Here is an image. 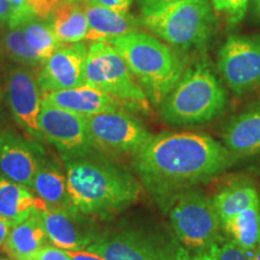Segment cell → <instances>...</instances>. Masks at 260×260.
Here are the masks:
<instances>
[{"instance_id": "cell-1", "label": "cell", "mask_w": 260, "mask_h": 260, "mask_svg": "<svg viewBox=\"0 0 260 260\" xmlns=\"http://www.w3.org/2000/svg\"><path fill=\"white\" fill-rule=\"evenodd\" d=\"M235 157L207 134L161 133L140 149L133 164L142 186L165 207L174 195L225 171Z\"/></svg>"}, {"instance_id": "cell-2", "label": "cell", "mask_w": 260, "mask_h": 260, "mask_svg": "<svg viewBox=\"0 0 260 260\" xmlns=\"http://www.w3.org/2000/svg\"><path fill=\"white\" fill-rule=\"evenodd\" d=\"M64 164L71 204L86 216H113L141 195V184L128 170L95 153L65 159Z\"/></svg>"}, {"instance_id": "cell-3", "label": "cell", "mask_w": 260, "mask_h": 260, "mask_svg": "<svg viewBox=\"0 0 260 260\" xmlns=\"http://www.w3.org/2000/svg\"><path fill=\"white\" fill-rule=\"evenodd\" d=\"M107 42L121 54L154 105L160 106L184 74L183 63L176 52L147 32L133 31Z\"/></svg>"}, {"instance_id": "cell-4", "label": "cell", "mask_w": 260, "mask_h": 260, "mask_svg": "<svg viewBox=\"0 0 260 260\" xmlns=\"http://www.w3.org/2000/svg\"><path fill=\"white\" fill-rule=\"evenodd\" d=\"M226 105V93L205 64L182 75L175 88L160 104V115L171 125L201 124L212 121Z\"/></svg>"}, {"instance_id": "cell-5", "label": "cell", "mask_w": 260, "mask_h": 260, "mask_svg": "<svg viewBox=\"0 0 260 260\" xmlns=\"http://www.w3.org/2000/svg\"><path fill=\"white\" fill-rule=\"evenodd\" d=\"M86 84L109 94L129 112L148 113L151 110L145 90L121 54L107 41H93L89 45Z\"/></svg>"}, {"instance_id": "cell-6", "label": "cell", "mask_w": 260, "mask_h": 260, "mask_svg": "<svg viewBox=\"0 0 260 260\" xmlns=\"http://www.w3.org/2000/svg\"><path fill=\"white\" fill-rule=\"evenodd\" d=\"M207 0H180L142 14L141 23L165 42L182 48L203 45L212 30Z\"/></svg>"}, {"instance_id": "cell-7", "label": "cell", "mask_w": 260, "mask_h": 260, "mask_svg": "<svg viewBox=\"0 0 260 260\" xmlns=\"http://www.w3.org/2000/svg\"><path fill=\"white\" fill-rule=\"evenodd\" d=\"M165 209L175 235L184 248L199 252L223 235L212 198L200 190L187 189L171 198Z\"/></svg>"}, {"instance_id": "cell-8", "label": "cell", "mask_w": 260, "mask_h": 260, "mask_svg": "<svg viewBox=\"0 0 260 260\" xmlns=\"http://www.w3.org/2000/svg\"><path fill=\"white\" fill-rule=\"evenodd\" d=\"M90 142L95 152L109 155H134L153 135L126 110L86 117Z\"/></svg>"}, {"instance_id": "cell-9", "label": "cell", "mask_w": 260, "mask_h": 260, "mask_svg": "<svg viewBox=\"0 0 260 260\" xmlns=\"http://www.w3.org/2000/svg\"><path fill=\"white\" fill-rule=\"evenodd\" d=\"M39 126L45 141L59 151L63 160L95 153L84 116L42 100Z\"/></svg>"}, {"instance_id": "cell-10", "label": "cell", "mask_w": 260, "mask_h": 260, "mask_svg": "<svg viewBox=\"0 0 260 260\" xmlns=\"http://www.w3.org/2000/svg\"><path fill=\"white\" fill-rule=\"evenodd\" d=\"M86 249L106 260H182L187 253L136 230L96 235Z\"/></svg>"}, {"instance_id": "cell-11", "label": "cell", "mask_w": 260, "mask_h": 260, "mask_svg": "<svg viewBox=\"0 0 260 260\" xmlns=\"http://www.w3.org/2000/svg\"><path fill=\"white\" fill-rule=\"evenodd\" d=\"M218 70L226 86L245 94L260 84V35H233L218 53Z\"/></svg>"}, {"instance_id": "cell-12", "label": "cell", "mask_w": 260, "mask_h": 260, "mask_svg": "<svg viewBox=\"0 0 260 260\" xmlns=\"http://www.w3.org/2000/svg\"><path fill=\"white\" fill-rule=\"evenodd\" d=\"M6 102L15 122L37 141H45L39 126L41 90L38 76L27 67L15 68L8 74L5 84Z\"/></svg>"}, {"instance_id": "cell-13", "label": "cell", "mask_w": 260, "mask_h": 260, "mask_svg": "<svg viewBox=\"0 0 260 260\" xmlns=\"http://www.w3.org/2000/svg\"><path fill=\"white\" fill-rule=\"evenodd\" d=\"M88 47L84 42L61 45L42 63L38 75L41 94L76 88L86 84V60Z\"/></svg>"}, {"instance_id": "cell-14", "label": "cell", "mask_w": 260, "mask_h": 260, "mask_svg": "<svg viewBox=\"0 0 260 260\" xmlns=\"http://www.w3.org/2000/svg\"><path fill=\"white\" fill-rule=\"evenodd\" d=\"M46 158L40 141H31L11 129L0 130V172L22 186L30 187Z\"/></svg>"}, {"instance_id": "cell-15", "label": "cell", "mask_w": 260, "mask_h": 260, "mask_svg": "<svg viewBox=\"0 0 260 260\" xmlns=\"http://www.w3.org/2000/svg\"><path fill=\"white\" fill-rule=\"evenodd\" d=\"M38 211L48 240L59 248L82 251L95 239L86 214L77 210L47 209L42 203Z\"/></svg>"}, {"instance_id": "cell-16", "label": "cell", "mask_w": 260, "mask_h": 260, "mask_svg": "<svg viewBox=\"0 0 260 260\" xmlns=\"http://www.w3.org/2000/svg\"><path fill=\"white\" fill-rule=\"evenodd\" d=\"M41 99L52 105L84 117L123 109L121 104L109 94L88 84H83L76 88L44 93Z\"/></svg>"}, {"instance_id": "cell-17", "label": "cell", "mask_w": 260, "mask_h": 260, "mask_svg": "<svg viewBox=\"0 0 260 260\" xmlns=\"http://www.w3.org/2000/svg\"><path fill=\"white\" fill-rule=\"evenodd\" d=\"M223 145L236 157L260 154V105L249 107L224 126Z\"/></svg>"}, {"instance_id": "cell-18", "label": "cell", "mask_w": 260, "mask_h": 260, "mask_svg": "<svg viewBox=\"0 0 260 260\" xmlns=\"http://www.w3.org/2000/svg\"><path fill=\"white\" fill-rule=\"evenodd\" d=\"M89 41H110L113 38L138 31L139 22L129 11H118L107 6L88 3L86 5Z\"/></svg>"}, {"instance_id": "cell-19", "label": "cell", "mask_w": 260, "mask_h": 260, "mask_svg": "<svg viewBox=\"0 0 260 260\" xmlns=\"http://www.w3.org/2000/svg\"><path fill=\"white\" fill-rule=\"evenodd\" d=\"M29 189L37 194L47 209H75L68 191L67 174L57 161L45 158Z\"/></svg>"}, {"instance_id": "cell-20", "label": "cell", "mask_w": 260, "mask_h": 260, "mask_svg": "<svg viewBox=\"0 0 260 260\" xmlns=\"http://www.w3.org/2000/svg\"><path fill=\"white\" fill-rule=\"evenodd\" d=\"M48 237L37 210L22 222L12 225L3 249L16 260L34 259L42 247L46 246Z\"/></svg>"}, {"instance_id": "cell-21", "label": "cell", "mask_w": 260, "mask_h": 260, "mask_svg": "<svg viewBox=\"0 0 260 260\" xmlns=\"http://www.w3.org/2000/svg\"><path fill=\"white\" fill-rule=\"evenodd\" d=\"M86 5L79 0H60L50 16V23L63 45L83 41L88 35Z\"/></svg>"}, {"instance_id": "cell-22", "label": "cell", "mask_w": 260, "mask_h": 260, "mask_svg": "<svg viewBox=\"0 0 260 260\" xmlns=\"http://www.w3.org/2000/svg\"><path fill=\"white\" fill-rule=\"evenodd\" d=\"M41 203L27 187L10 180L0 172V214L8 218L12 225L35 212Z\"/></svg>"}, {"instance_id": "cell-23", "label": "cell", "mask_w": 260, "mask_h": 260, "mask_svg": "<svg viewBox=\"0 0 260 260\" xmlns=\"http://www.w3.org/2000/svg\"><path fill=\"white\" fill-rule=\"evenodd\" d=\"M223 233L252 258L260 240V203L247 207L222 224Z\"/></svg>"}, {"instance_id": "cell-24", "label": "cell", "mask_w": 260, "mask_h": 260, "mask_svg": "<svg viewBox=\"0 0 260 260\" xmlns=\"http://www.w3.org/2000/svg\"><path fill=\"white\" fill-rule=\"evenodd\" d=\"M212 200L222 224L247 207L260 203L255 187L243 181L228 184L214 195Z\"/></svg>"}, {"instance_id": "cell-25", "label": "cell", "mask_w": 260, "mask_h": 260, "mask_svg": "<svg viewBox=\"0 0 260 260\" xmlns=\"http://www.w3.org/2000/svg\"><path fill=\"white\" fill-rule=\"evenodd\" d=\"M22 29L29 46L37 52L44 61L63 45L57 39L51 23L46 19L34 17L22 25Z\"/></svg>"}, {"instance_id": "cell-26", "label": "cell", "mask_w": 260, "mask_h": 260, "mask_svg": "<svg viewBox=\"0 0 260 260\" xmlns=\"http://www.w3.org/2000/svg\"><path fill=\"white\" fill-rule=\"evenodd\" d=\"M3 47L10 59L23 67L35 68L44 63V59L29 46L22 27L12 28L6 32L3 39Z\"/></svg>"}, {"instance_id": "cell-27", "label": "cell", "mask_w": 260, "mask_h": 260, "mask_svg": "<svg viewBox=\"0 0 260 260\" xmlns=\"http://www.w3.org/2000/svg\"><path fill=\"white\" fill-rule=\"evenodd\" d=\"M191 260H251L248 253L223 234L207 248L191 254Z\"/></svg>"}, {"instance_id": "cell-28", "label": "cell", "mask_w": 260, "mask_h": 260, "mask_svg": "<svg viewBox=\"0 0 260 260\" xmlns=\"http://www.w3.org/2000/svg\"><path fill=\"white\" fill-rule=\"evenodd\" d=\"M9 3L10 8H11L8 22L10 29L22 27L31 18L37 17L34 14V10L29 4V0H9Z\"/></svg>"}, {"instance_id": "cell-29", "label": "cell", "mask_w": 260, "mask_h": 260, "mask_svg": "<svg viewBox=\"0 0 260 260\" xmlns=\"http://www.w3.org/2000/svg\"><path fill=\"white\" fill-rule=\"evenodd\" d=\"M212 4L214 9L223 12L232 23H237L246 14L248 0H212Z\"/></svg>"}, {"instance_id": "cell-30", "label": "cell", "mask_w": 260, "mask_h": 260, "mask_svg": "<svg viewBox=\"0 0 260 260\" xmlns=\"http://www.w3.org/2000/svg\"><path fill=\"white\" fill-rule=\"evenodd\" d=\"M59 2L60 0H29V4L38 18L48 19Z\"/></svg>"}, {"instance_id": "cell-31", "label": "cell", "mask_w": 260, "mask_h": 260, "mask_svg": "<svg viewBox=\"0 0 260 260\" xmlns=\"http://www.w3.org/2000/svg\"><path fill=\"white\" fill-rule=\"evenodd\" d=\"M37 260H71L67 251H63L59 247L45 246L42 247L34 256Z\"/></svg>"}, {"instance_id": "cell-32", "label": "cell", "mask_w": 260, "mask_h": 260, "mask_svg": "<svg viewBox=\"0 0 260 260\" xmlns=\"http://www.w3.org/2000/svg\"><path fill=\"white\" fill-rule=\"evenodd\" d=\"M89 3H95L118 11H129L133 0H90Z\"/></svg>"}, {"instance_id": "cell-33", "label": "cell", "mask_w": 260, "mask_h": 260, "mask_svg": "<svg viewBox=\"0 0 260 260\" xmlns=\"http://www.w3.org/2000/svg\"><path fill=\"white\" fill-rule=\"evenodd\" d=\"M140 4H141L142 14L149 11H154V10H158L160 8H164V6L174 4V3L180 2V0H139Z\"/></svg>"}, {"instance_id": "cell-34", "label": "cell", "mask_w": 260, "mask_h": 260, "mask_svg": "<svg viewBox=\"0 0 260 260\" xmlns=\"http://www.w3.org/2000/svg\"><path fill=\"white\" fill-rule=\"evenodd\" d=\"M71 260H106L96 253L89 252L87 249L82 251H67Z\"/></svg>"}, {"instance_id": "cell-35", "label": "cell", "mask_w": 260, "mask_h": 260, "mask_svg": "<svg viewBox=\"0 0 260 260\" xmlns=\"http://www.w3.org/2000/svg\"><path fill=\"white\" fill-rule=\"evenodd\" d=\"M12 228V223L8 218L0 214V247L4 245V242L8 239L10 230Z\"/></svg>"}, {"instance_id": "cell-36", "label": "cell", "mask_w": 260, "mask_h": 260, "mask_svg": "<svg viewBox=\"0 0 260 260\" xmlns=\"http://www.w3.org/2000/svg\"><path fill=\"white\" fill-rule=\"evenodd\" d=\"M10 8L9 0H0V23H8L10 18Z\"/></svg>"}, {"instance_id": "cell-37", "label": "cell", "mask_w": 260, "mask_h": 260, "mask_svg": "<svg viewBox=\"0 0 260 260\" xmlns=\"http://www.w3.org/2000/svg\"><path fill=\"white\" fill-rule=\"evenodd\" d=\"M251 260H260V240H259L258 246H256V248L254 249V252H253Z\"/></svg>"}, {"instance_id": "cell-38", "label": "cell", "mask_w": 260, "mask_h": 260, "mask_svg": "<svg viewBox=\"0 0 260 260\" xmlns=\"http://www.w3.org/2000/svg\"><path fill=\"white\" fill-rule=\"evenodd\" d=\"M254 5H255L256 12L260 15V0H254Z\"/></svg>"}, {"instance_id": "cell-39", "label": "cell", "mask_w": 260, "mask_h": 260, "mask_svg": "<svg viewBox=\"0 0 260 260\" xmlns=\"http://www.w3.org/2000/svg\"><path fill=\"white\" fill-rule=\"evenodd\" d=\"M79 2H81V3H84V4H88V3L90 2V0H79Z\"/></svg>"}, {"instance_id": "cell-40", "label": "cell", "mask_w": 260, "mask_h": 260, "mask_svg": "<svg viewBox=\"0 0 260 260\" xmlns=\"http://www.w3.org/2000/svg\"><path fill=\"white\" fill-rule=\"evenodd\" d=\"M29 260H37V259H29Z\"/></svg>"}, {"instance_id": "cell-41", "label": "cell", "mask_w": 260, "mask_h": 260, "mask_svg": "<svg viewBox=\"0 0 260 260\" xmlns=\"http://www.w3.org/2000/svg\"><path fill=\"white\" fill-rule=\"evenodd\" d=\"M0 260H5V259H0Z\"/></svg>"}]
</instances>
